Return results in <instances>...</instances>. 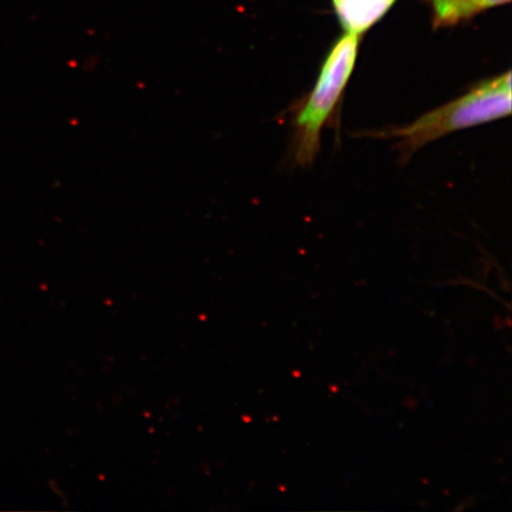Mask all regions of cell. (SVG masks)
Returning a JSON list of instances; mask_svg holds the SVG:
<instances>
[{
    "label": "cell",
    "mask_w": 512,
    "mask_h": 512,
    "mask_svg": "<svg viewBox=\"0 0 512 512\" xmlns=\"http://www.w3.org/2000/svg\"><path fill=\"white\" fill-rule=\"evenodd\" d=\"M434 29L451 28L510 0H428Z\"/></svg>",
    "instance_id": "cell-4"
},
{
    "label": "cell",
    "mask_w": 512,
    "mask_h": 512,
    "mask_svg": "<svg viewBox=\"0 0 512 512\" xmlns=\"http://www.w3.org/2000/svg\"><path fill=\"white\" fill-rule=\"evenodd\" d=\"M361 35L345 31L326 56L315 88L298 107L293 119V157L300 166L315 162L320 136L329 124L356 66Z\"/></svg>",
    "instance_id": "cell-2"
},
{
    "label": "cell",
    "mask_w": 512,
    "mask_h": 512,
    "mask_svg": "<svg viewBox=\"0 0 512 512\" xmlns=\"http://www.w3.org/2000/svg\"><path fill=\"white\" fill-rule=\"evenodd\" d=\"M511 113V73L478 83L469 92L448 104L422 115L414 123L376 134L396 140L403 160L411 158L421 147L447 134L490 123Z\"/></svg>",
    "instance_id": "cell-1"
},
{
    "label": "cell",
    "mask_w": 512,
    "mask_h": 512,
    "mask_svg": "<svg viewBox=\"0 0 512 512\" xmlns=\"http://www.w3.org/2000/svg\"><path fill=\"white\" fill-rule=\"evenodd\" d=\"M396 0H332L345 31L362 35L392 9Z\"/></svg>",
    "instance_id": "cell-3"
}]
</instances>
